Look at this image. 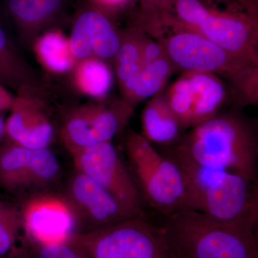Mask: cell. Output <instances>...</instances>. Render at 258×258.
<instances>
[{"label":"cell","mask_w":258,"mask_h":258,"mask_svg":"<svg viewBox=\"0 0 258 258\" xmlns=\"http://www.w3.org/2000/svg\"><path fill=\"white\" fill-rule=\"evenodd\" d=\"M188 130L166 154L257 182V131L247 117L238 111L219 112Z\"/></svg>","instance_id":"6da1fadb"},{"label":"cell","mask_w":258,"mask_h":258,"mask_svg":"<svg viewBox=\"0 0 258 258\" xmlns=\"http://www.w3.org/2000/svg\"><path fill=\"white\" fill-rule=\"evenodd\" d=\"M179 167L184 180L186 210L222 221L257 225V182L235 173L195 164L165 154Z\"/></svg>","instance_id":"7a4b0ae2"},{"label":"cell","mask_w":258,"mask_h":258,"mask_svg":"<svg viewBox=\"0 0 258 258\" xmlns=\"http://www.w3.org/2000/svg\"><path fill=\"white\" fill-rule=\"evenodd\" d=\"M161 227L173 252L181 258H258L255 225L184 210L166 217Z\"/></svg>","instance_id":"3957f363"},{"label":"cell","mask_w":258,"mask_h":258,"mask_svg":"<svg viewBox=\"0 0 258 258\" xmlns=\"http://www.w3.org/2000/svg\"><path fill=\"white\" fill-rule=\"evenodd\" d=\"M169 21L258 64L257 0H238L226 4L176 0Z\"/></svg>","instance_id":"277c9868"},{"label":"cell","mask_w":258,"mask_h":258,"mask_svg":"<svg viewBox=\"0 0 258 258\" xmlns=\"http://www.w3.org/2000/svg\"><path fill=\"white\" fill-rule=\"evenodd\" d=\"M125 148L144 204L164 217L186 210L184 180L175 163L133 131L127 134Z\"/></svg>","instance_id":"5b68a950"},{"label":"cell","mask_w":258,"mask_h":258,"mask_svg":"<svg viewBox=\"0 0 258 258\" xmlns=\"http://www.w3.org/2000/svg\"><path fill=\"white\" fill-rule=\"evenodd\" d=\"M67 242L90 258H174L161 226L142 217L93 232L74 233Z\"/></svg>","instance_id":"8992f818"},{"label":"cell","mask_w":258,"mask_h":258,"mask_svg":"<svg viewBox=\"0 0 258 258\" xmlns=\"http://www.w3.org/2000/svg\"><path fill=\"white\" fill-rule=\"evenodd\" d=\"M177 69L220 75L228 81L249 66H258L208 38L169 21L158 40Z\"/></svg>","instance_id":"52a82bcc"},{"label":"cell","mask_w":258,"mask_h":258,"mask_svg":"<svg viewBox=\"0 0 258 258\" xmlns=\"http://www.w3.org/2000/svg\"><path fill=\"white\" fill-rule=\"evenodd\" d=\"M71 156L77 171L101 185L132 216L147 218L145 204L133 174L111 142L90 146Z\"/></svg>","instance_id":"ba28073f"},{"label":"cell","mask_w":258,"mask_h":258,"mask_svg":"<svg viewBox=\"0 0 258 258\" xmlns=\"http://www.w3.org/2000/svg\"><path fill=\"white\" fill-rule=\"evenodd\" d=\"M134 108L121 99H97L71 112L61 137L71 154L84 148L111 142L127 124Z\"/></svg>","instance_id":"9c48e42d"},{"label":"cell","mask_w":258,"mask_h":258,"mask_svg":"<svg viewBox=\"0 0 258 258\" xmlns=\"http://www.w3.org/2000/svg\"><path fill=\"white\" fill-rule=\"evenodd\" d=\"M64 198L76 217V233L101 230L134 217L101 185L79 171L71 178Z\"/></svg>","instance_id":"30bf717a"},{"label":"cell","mask_w":258,"mask_h":258,"mask_svg":"<svg viewBox=\"0 0 258 258\" xmlns=\"http://www.w3.org/2000/svg\"><path fill=\"white\" fill-rule=\"evenodd\" d=\"M10 111L5 133L15 144L32 149L48 147L55 126L47 101L35 85L18 91Z\"/></svg>","instance_id":"8fae6325"},{"label":"cell","mask_w":258,"mask_h":258,"mask_svg":"<svg viewBox=\"0 0 258 258\" xmlns=\"http://www.w3.org/2000/svg\"><path fill=\"white\" fill-rule=\"evenodd\" d=\"M20 209L24 237L42 243L67 242L77 230L76 217L64 198L37 195Z\"/></svg>","instance_id":"7c38bea8"},{"label":"cell","mask_w":258,"mask_h":258,"mask_svg":"<svg viewBox=\"0 0 258 258\" xmlns=\"http://www.w3.org/2000/svg\"><path fill=\"white\" fill-rule=\"evenodd\" d=\"M59 169L48 147L32 149L14 143L0 151V183L9 189L47 185L57 177Z\"/></svg>","instance_id":"4fadbf2b"},{"label":"cell","mask_w":258,"mask_h":258,"mask_svg":"<svg viewBox=\"0 0 258 258\" xmlns=\"http://www.w3.org/2000/svg\"><path fill=\"white\" fill-rule=\"evenodd\" d=\"M69 42L78 61L90 57L113 60L119 47L120 31L110 17L93 6L76 18Z\"/></svg>","instance_id":"5bb4252c"},{"label":"cell","mask_w":258,"mask_h":258,"mask_svg":"<svg viewBox=\"0 0 258 258\" xmlns=\"http://www.w3.org/2000/svg\"><path fill=\"white\" fill-rule=\"evenodd\" d=\"M177 69L167 55L146 64L138 72L120 85L121 100L129 106L135 108L162 92L166 84Z\"/></svg>","instance_id":"9a60e30c"},{"label":"cell","mask_w":258,"mask_h":258,"mask_svg":"<svg viewBox=\"0 0 258 258\" xmlns=\"http://www.w3.org/2000/svg\"><path fill=\"white\" fill-rule=\"evenodd\" d=\"M164 91L148 100L144 106L142 136L150 143L169 147L179 142L181 129L177 117L166 101Z\"/></svg>","instance_id":"2e32d148"},{"label":"cell","mask_w":258,"mask_h":258,"mask_svg":"<svg viewBox=\"0 0 258 258\" xmlns=\"http://www.w3.org/2000/svg\"><path fill=\"white\" fill-rule=\"evenodd\" d=\"M192 85L194 126L215 116L230 98L228 88L217 75L186 71ZM193 126V127H194Z\"/></svg>","instance_id":"e0dca14e"},{"label":"cell","mask_w":258,"mask_h":258,"mask_svg":"<svg viewBox=\"0 0 258 258\" xmlns=\"http://www.w3.org/2000/svg\"><path fill=\"white\" fill-rule=\"evenodd\" d=\"M148 34L137 24L120 31V45L114 61L118 86L142 68V51Z\"/></svg>","instance_id":"ac0fdd59"},{"label":"cell","mask_w":258,"mask_h":258,"mask_svg":"<svg viewBox=\"0 0 258 258\" xmlns=\"http://www.w3.org/2000/svg\"><path fill=\"white\" fill-rule=\"evenodd\" d=\"M66 0H8V13L20 28L37 30L59 14Z\"/></svg>","instance_id":"d6986e66"},{"label":"cell","mask_w":258,"mask_h":258,"mask_svg":"<svg viewBox=\"0 0 258 258\" xmlns=\"http://www.w3.org/2000/svg\"><path fill=\"white\" fill-rule=\"evenodd\" d=\"M35 50L42 66L56 74L74 69L79 62L73 55L69 39L59 30H52L42 35L35 44Z\"/></svg>","instance_id":"ffe728a7"},{"label":"cell","mask_w":258,"mask_h":258,"mask_svg":"<svg viewBox=\"0 0 258 258\" xmlns=\"http://www.w3.org/2000/svg\"><path fill=\"white\" fill-rule=\"evenodd\" d=\"M74 80L80 91L96 99L106 98L113 84V74L104 60L90 57L75 66Z\"/></svg>","instance_id":"44dd1931"},{"label":"cell","mask_w":258,"mask_h":258,"mask_svg":"<svg viewBox=\"0 0 258 258\" xmlns=\"http://www.w3.org/2000/svg\"><path fill=\"white\" fill-rule=\"evenodd\" d=\"M32 74L0 25V84L17 91L33 85Z\"/></svg>","instance_id":"7402d4cb"},{"label":"cell","mask_w":258,"mask_h":258,"mask_svg":"<svg viewBox=\"0 0 258 258\" xmlns=\"http://www.w3.org/2000/svg\"><path fill=\"white\" fill-rule=\"evenodd\" d=\"M168 104L177 117L181 131L194 126L195 99L192 85L186 71L164 91Z\"/></svg>","instance_id":"603a6c76"},{"label":"cell","mask_w":258,"mask_h":258,"mask_svg":"<svg viewBox=\"0 0 258 258\" xmlns=\"http://www.w3.org/2000/svg\"><path fill=\"white\" fill-rule=\"evenodd\" d=\"M139 11L136 24L149 36L158 40L165 31L174 11L176 0H138Z\"/></svg>","instance_id":"cb8c5ba5"},{"label":"cell","mask_w":258,"mask_h":258,"mask_svg":"<svg viewBox=\"0 0 258 258\" xmlns=\"http://www.w3.org/2000/svg\"><path fill=\"white\" fill-rule=\"evenodd\" d=\"M24 234L20 209L0 200V258H13Z\"/></svg>","instance_id":"d4e9b609"},{"label":"cell","mask_w":258,"mask_h":258,"mask_svg":"<svg viewBox=\"0 0 258 258\" xmlns=\"http://www.w3.org/2000/svg\"><path fill=\"white\" fill-rule=\"evenodd\" d=\"M20 258H90L69 242L42 243L23 237L18 251Z\"/></svg>","instance_id":"484cf974"},{"label":"cell","mask_w":258,"mask_h":258,"mask_svg":"<svg viewBox=\"0 0 258 258\" xmlns=\"http://www.w3.org/2000/svg\"><path fill=\"white\" fill-rule=\"evenodd\" d=\"M228 91L237 106H257L258 66L242 70L228 81Z\"/></svg>","instance_id":"4316f807"},{"label":"cell","mask_w":258,"mask_h":258,"mask_svg":"<svg viewBox=\"0 0 258 258\" xmlns=\"http://www.w3.org/2000/svg\"><path fill=\"white\" fill-rule=\"evenodd\" d=\"M164 54H166L165 50L160 42L147 35L142 51V66L150 63Z\"/></svg>","instance_id":"83f0119b"},{"label":"cell","mask_w":258,"mask_h":258,"mask_svg":"<svg viewBox=\"0 0 258 258\" xmlns=\"http://www.w3.org/2000/svg\"><path fill=\"white\" fill-rule=\"evenodd\" d=\"M95 8L108 17L126 10L136 0H91ZM111 18V17H110Z\"/></svg>","instance_id":"f1b7e54d"},{"label":"cell","mask_w":258,"mask_h":258,"mask_svg":"<svg viewBox=\"0 0 258 258\" xmlns=\"http://www.w3.org/2000/svg\"><path fill=\"white\" fill-rule=\"evenodd\" d=\"M14 98L15 97L3 85L0 84V111L10 109Z\"/></svg>","instance_id":"f546056e"},{"label":"cell","mask_w":258,"mask_h":258,"mask_svg":"<svg viewBox=\"0 0 258 258\" xmlns=\"http://www.w3.org/2000/svg\"><path fill=\"white\" fill-rule=\"evenodd\" d=\"M211 4H226V3H232V2L238 1V0H203Z\"/></svg>","instance_id":"4dcf8cb0"},{"label":"cell","mask_w":258,"mask_h":258,"mask_svg":"<svg viewBox=\"0 0 258 258\" xmlns=\"http://www.w3.org/2000/svg\"><path fill=\"white\" fill-rule=\"evenodd\" d=\"M5 133V120L3 115H0V141Z\"/></svg>","instance_id":"1f68e13d"},{"label":"cell","mask_w":258,"mask_h":258,"mask_svg":"<svg viewBox=\"0 0 258 258\" xmlns=\"http://www.w3.org/2000/svg\"><path fill=\"white\" fill-rule=\"evenodd\" d=\"M174 258H181V257H179V255H177V254L174 253Z\"/></svg>","instance_id":"d6a6232c"},{"label":"cell","mask_w":258,"mask_h":258,"mask_svg":"<svg viewBox=\"0 0 258 258\" xmlns=\"http://www.w3.org/2000/svg\"><path fill=\"white\" fill-rule=\"evenodd\" d=\"M13 258H18V257H17V256H15H15H14V257H13Z\"/></svg>","instance_id":"836d02e7"}]
</instances>
